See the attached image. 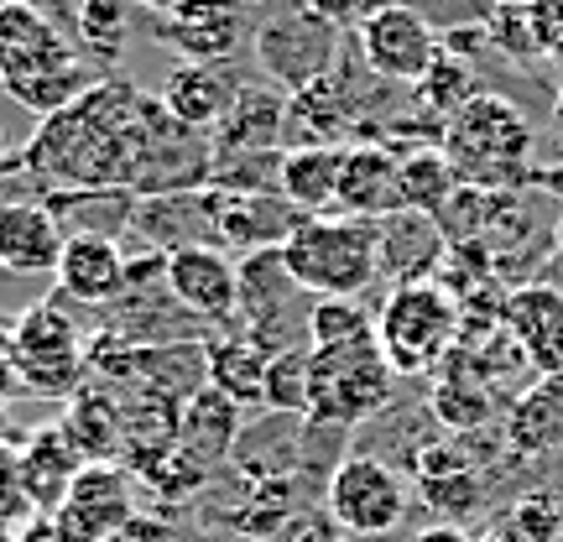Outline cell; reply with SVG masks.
<instances>
[{
	"instance_id": "obj_1",
	"label": "cell",
	"mask_w": 563,
	"mask_h": 542,
	"mask_svg": "<svg viewBox=\"0 0 563 542\" xmlns=\"http://www.w3.org/2000/svg\"><path fill=\"white\" fill-rule=\"evenodd\" d=\"M16 167L53 188H110L157 199L209 188L214 146L173 121L157 95H141L125 79H100L26 136Z\"/></svg>"
},
{
	"instance_id": "obj_2",
	"label": "cell",
	"mask_w": 563,
	"mask_h": 542,
	"mask_svg": "<svg viewBox=\"0 0 563 542\" xmlns=\"http://www.w3.org/2000/svg\"><path fill=\"white\" fill-rule=\"evenodd\" d=\"M95 68L37 0H0V89L37 121L95 89Z\"/></svg>"
},
{
	"instance_id": "obj_3",
	"label": "cell",
	"mask_w": 563,
	"mask_h": 542,
	"mask_svg": "<svg viewBox=\"0 0 563 542\" xmlns=\"http://www.w3.org/2000/svg\"><path fill=\"white\" fill-rule=\"evenodd\" d=\"M443 157L464 188H490L511 193L532 182V125L506 95L481 89L475 100L443 121Z\"/></svg>"
},
{
	"instance_id": "obj_4",
	"label": "cell",
	"mask_w": 563,
	"mask_h": 542,
	"mask_svg": "<svg viewBox=\"0 0 563 542\" xmlns=\"http://www.w3.org/2000/svg\"><path fill=\"white\" fill-rule=\"evenodd\" d=\"M282 262L313 298H361L365 287L382 281V220H302L298 235L282 245Z\"/></svg>"
},
{
	"instance_id": "obj_5",
	"label": "cell",
	"mask_w": 563,
	"mask_h": 542,
	"mask_svg": "<svg viewBox=\"0 0 563 542\" xmlns=\"http://www.w3.org/2000/svg\"><path fill=\"white\" fill-rule=\"evenodd\" d=\"M376 344L397 376H433L460 344V302L443 281L391 287L376 308Z\"/></svg>"
},
{
	"instance_id": "obj_6",
	"label": "cell",
	"mask_w": 563,
	"mask_h": 542,
	"mask_svg": "<svg viewBox=\"0 0 563 542\" xmlns=\"http://www.w3.org/2000/svg\"><path fill=\"white\" fill-rule=\"evenodd\" d=\"M397 397V370L386 365L382 344H340V350H313L308 344V422L323 428H361L382 418Z\"/></svg>"
},
{
	"instance_id": "obj_7",
	"label": "cell",
	"mask_w": 563,
	"mask_h": 542,
	"mask_svg": "<svg viewBox=\"0 0 563 542\" xmlns=\"http://www.w3.org/2000/svg\"><path fill=\"white\" fill-rule=\"evenodd\" d=\"M16 334V361H21V381L26 397H74L84 386L89 355H84V329L68 319L63 302H32L21 308V319L11 323Z\"/></svg>"
},
{
	"instance_id": "obj_8",
	"label": "cell",
	"mask_w": 563,
	"mask_h": 542,
	"mask_svg": "<svg viewBox=\"0 0 563 542\" xmlns=\"http://www.w3.org/2000/svg\"><path fill=\"white\" fill-rule=\"evenodd\" d=\"M251 53H256V68L277 84L282 95H298L313 79L340 68V26L308 16L298 0H292L287 11L266 16L251 32Z\"/></svg>"
},
{
	"instance_id": "obj_9",
	"label": "cell",
	"mask_w": 563,
	"mask_h": 542,
	"mask_svg": "<svg viewBox=\"0 0 563 542\" xmlns=\"http://www.w3.org/2000/svg\"><path fill=\"white\" fill-rule=\"evenodd\" d=\"M323 506H329V522L340 532H350V538H386V532L402 527L412 501H407L402 475L386 460H376V454H344L329 469Z\"/></svg>"
},
{
	"instance_id": "obj_10",
	"label": "cell",
	"mask_w": 563,
	"mask_h": 542,
	"mask_svg": "<svg viewBox=\"0 0 563 542\" xmlns=\"http://www.w3.org/2000/svg\"><path fill=\"white\" fill-rule=\"evenodd\" d=\"M308 313L313 302H302V287L292 281L282 251H256L241 262V334L262 344L266 355L277 350H298L308 344Z\"/></svg>"
},
{
	"instance_id": "obj_11",
	"label": "cell",
	"mask_w": 563,
	"mask_h": 542,
	"mask_svg": "<svg viewBox=\"0 0 563 542\" xmlns=\"http://www.w3.org/2000/svg\"><path fill=\"white\" fill-rule=\"evenodd\" d=\"M355 53L371 68V79L382 84H412L433 68L439 58V32L428 26L418 5L407 0H382L355 21Z\"/></svg>"
},
{
	"instance_id": "obj_12",
	"label": "cell",
	"mask_w": 563,
	"mask_h": 542,
	"mask_svg": "<svg viewBox=\"0 0 563 542\" xmlns=\"http://www.w3.org/2000/svg\"><path fill=\"white\" fill-rule=\"evenodd\" d=\"M209 199V224H214V245L220 251H282L302 230V209L282 199V193H235V188H203Z\"/></svg>"
},
{
	"instance_id": "obj_13",
	"label": "cell",
	"mask_w": 563,
	"mask_h": 542,
	"mask_svg": "<svg viewBox=\"0 0 563 542\" xmlns=\"http://www.w3.org/2000/svg\"><path fill=\"white\" fill-rule=\"evenodd\" d=\"M157 42L173 47L183 63L224 68L251 42L245 0H183L167 16H157Z\"/></svg>"
},
{
	"instance_id": "obj_14",
	"label": "cell",
	"mask_w": 563,
	"mask_h": 542,
	"mask_svg": "<svg viewBox=\"0 0 563 542\" xmlns=\"http://www.w3.org/2000/svg\"><path fill=\"white\" fill-rule=\"evenodd\" d=\"M162 277L199 323H230L241 313V266L220 245H178L162 256Z\"/></svg>"
},
{
	"instance_id": "obj_15",
	"label": "cell",
	"mask_w": 563,
	"mask_h": 542,
	"mask_svg": "<svg viewBox=\"0 0 563 542\" xmlns=\"http://www.w3.org/2000/svg\"><path fill=\"white\" fill-rule=\"evenodd\" d=\"M131 469L121 464H84L68 501L58 506L53 522L74 542H110L136 522V501H131Z\"/></svg>"
},
{
	"instance_id": "obj_16",
	"label": "cell",
	"mask_w": 563,
	"mask_h": 542,
	"mask_svg": "<svg viewBox=\"0 0 563 542\" xmlns=\"http://www.w3.org/2000/svg\"><path fill=\"white\" fill-rule=\"evenodd\" d=\"M241 439H245V407H235L224 391H214V386H203V391H194L188 407H183L173 454H178L183 469L203 485L224 460H235Z\"/></svg>"
},
{
	"instance_id": "obj_17",
	"label": "cell",
	"mask_w": 563,
	"mask_h": 542,
	"mask_svg": "<svg viewBox=\"0 0 563 542\" xmlns=\"http://www.w3.org/2000/svg\"><path fill=\"white\" fill-rule=\"evenodd\" d=\"M501 329L517 340L527 365L538 376H559L563 370V292L548 281H527V287H506L501 302Z\"/></svg>"
},
{
	"instance_id": "obj_18",
	"label": "cell",
	"mask_w": 563,
	"mask_h": 542,
	"mask_svg": "<svg viewBox=\"0 0 563 542\" xmlns=\"http://www.w3.org/2000/svg\"><path fill=\"white\" fill-rule=\"evenodd\" d=\"M361 125V95L344 84V68L287 95V146H344V136Z\"/></svg>"
},
{
	"instance_id": "obj_19",
	"label": "cell",
	"mask_w": 563,
	"mask_h": 542,
	"mask_svg": "<svg viewBox=\"0 0 563 542\" xmlns=\"http://www.w3.org/2000/svg\"><path fill=\"white\" fill-rule=\"evenodd\" d=\"M63 224L42 199H5L0 203V272L16 277H53L63 256Z\"/></svg>"
},
{
	"instance_id": "obj_20",
	"label": "cell",
	"mask_w": 563,
	"mask_h": 542,
	"mask_svg": "<svg viewBox=\"0 0 563 542\" xmlns=\"http://www.w3.org/2000/svg\"><path fill=\"white\" fill-rule=\"evenodd\" d=\"M209 146H214V167L235 157L282 152L287 146V95L282 89H241L230 115L209 131Z\"/></svg>"
},
{
	"instance_id": "obj_21",
	"label": "cell",
	"mask_w": 563,
	"mask_h": 542,
	"mask_svg": "<svg viewBox=\"0 0 563 542\" xmlns=\"http://www.w3.org/2000/svg\"><path fill=\"white\" fill-rule=\"evenodd\" d=\"M21 485H26V501L32 517H58V506L68 501V490L79 480V449L68 443L58 422H42L32 433H21Z\"/></svg>"
},
{
	"instance_id": "obj_22",
	"label": "cell",
	"mask_w": 563,
	"mask_h": 542,
	"mask_svg": "<svg viewBox=\"0 0 563 542\" xmlns=\"http://www.w3.org/2000/svg\"><path fill=\"white\" fill-rule=\"evenodd\" d=\"M397 152L376 146V141H355L344 146L340 167V209L350 220H391L402 214V188H397Z\"/></svg>"
},
{
	"instance_id": "obj_23",
	"label": "cell",
	"mask_w": 563,
	"mask_h": 542,
	"mask_svg": "<svg viewBox=\"0 0 563 542\" xmlns=\"http://www.w3.org/2000/svg\"><path fill=\"white\" fill-rule=\"evenodd\" d=\"M125 251L110 235H68L58 256V292L84 308H110L125 292Z\"/></svg>"
},
{
	"instance_id": "obj_24",
	"label": "cell",
	"mask_w": 563,
	"mask_h": 542,
	"mask_svg": "<svg viewBox=\"0 0 563 542\" xmlns=\"http://www.w3.org/2000/svg\"><path fill=\"white\" fill-rule=\"evenodd\" d=\"M131 235L146 241V256H173L178 245H214V224H209L203 188L136 199V209H131Z\"/></svg>"
},
{
	"instance_id": "obj_25",
	"label": "cell",
	"mask_w": 563,
	"mask_h": 542,
	"mask_svg": "<svg viewBox=\"0 0 563 542\" xmlns=\"http://www.w3.org/2000/svg\"><path fill=\"white\" fill-rule=\"evenodd\" d=\"M58 428L79 449L84 464L125 460V407H121V391H110V386H79L68 397V407H63Z\"/></svg>"
},
{
	"instance_id": "obj_26",
	"label": "cell",
	"mask_w": 563,
	"mask_h": 542,
	"mask_svg": "<svg viewBox=\"0 0 563 542\" xmlns=\"http://www.w3.org/2000/svg\"><path fill=\"white\" fill-rule=\"evenodd\" d=\"M241 95V84L230 79L224 68H209V63H178L167 79H162V110L173 115L178 125L209 136L214 125L230 115V104Z\"/></svg>"
},
{
	"instance_id": "obj_27",
	"label": "cell",
	"mask_w": 563,
	"mask_h": 542,
	"mask_svg": "<svg viewBox=\"0 0 563 542\" xmlns=\"http://www.w3.org/2000/svg\"><path fill=\"white\" fill-rule=\"evenodd\" d=\"M340 167L344 146H282L277 193L308 220H323L340 209Z\"/></svg>"
},
{
	"instance_id": "obj_28",
	"label": "cell",
	"mask_w": 563,
	"mask_h": 542,
	"mask_svg": "<svg viewBox=\"0 0 563 542\" xmlns=\"http://www.w3.org/2000/svg\"><path fill=\"white\" fill-rule=\"evenodd\" d=\"M506 449H511V460H543V454L563 449V370L559 376H538L511 402Z\"/></svg>"
},
{
	"instance_id": "obj_29",
	"label": "cell",
	"mask_w": 563,
	"mask_h": 542,
	"mask_svg": "<svg viewBox=\"0 0 563 542\" xmlns=\"http://www.w3.org/2000/svg\"><path fill=\"white\" fill-rule=\"evenodd\" d=\"M449 256V241L428 214H391L382 220V281L407 287V281H428Z\"/></svg>"
},
{
	"instance_id": "obj_30",
	"label": "cell",
	"mask_w": 563,
	"mask_h": 542,
	"mask_svg": "<svg viewBox=\"0 0 563 542\" xmlns=\"http://www.w3.org/2000/svg\"><path fill=\"white\" fill-rule=\"evenodd\" d=\"M266 355L251 334L235 340H209V386L224 391L235 407H262L266 402Z\"/></svg>"
},
{
	"instance_id": "obj_31",
	"label": "cell",
	"mask_w": 563,
	"mask_h": 542,
	"mask_svg": "<svg viewBox=\"0 0 563 542\" xmlns=\"http://www.w3.org/2000/svg\"><path fill=\"white\" fill-rule=\"evenodd\" d=\"M397 188H402L407 214H428L433 220L443 203L454 199L460 178H454V167L443 157V146H418V152H402V162H397Z\"/></svg>"
},
{
	"instance_id": "obj_32",
	"label": "cell",
	"mask_w": 563,
	"mask_h": 542,
	"mask_svg": "<svg viewBox=\"0 0 563 542\" xmlns=\"http://www.w3.org/2000/svg\"><path fill=\"white\" fill-rule=\"evenodd\" d=\"M428 407H433V418H439L443 428L464 433V428H485V422L496 418V391H490L475 370H470V376H454L449 365H439V381L428 391Z\"/></svg>"
},
{
	"instance_id": "obj_33",
	"label": "cell",
	"mask_w": 563,
	"mask_h": 542,
	"mask_svg": "<svg viewBox=\"0 0 563 542\" xmlns=\"http://www.w3.org/2000/svg\"><path fill=\"white\" fill-rule=\"evenodd\" d=\"M412 95H418V110H428L433 121H449L454 110H464V104L481 95V79H475V68H470L464 58H454V53H443L439 47L433 68L412 84Z\"/></svg>"
},
{
	"instance_id": "obj_34",
	"label": "cell",
	"mask_w": 563,
	"mask_h": 542,
	"mask_svg": "<svg viewBox=\"0 0 563 542\" xmlns=\"http://www.w3.org/2000/svg\"><path fill=\"white\" fill-rule=\"evenodd\" d=\"M376 340V313L361 298H313L308 313V344L313 350H340V344Z\"/></svg>"
},
{
	"instance_id": "obj_35",
	"label": "cell",
	"mask_w": 563,
	"mask_h": 542,
	"mask_svg": "<svg viewBox=\"0 0 563 542\" xmlns=\"http://www.w3.org/2000/svg\"><path fill=\"white\" fill-rule=\"evenodd\" d=\"M266 412L277 418H308V344L277 350L266 361Z\"/></svg>"
},
{
	"instance_id": "obj_36",
	"label": "cell",
	"mask_w": 563,
	"mask_h": 542,
	"mask_svg": "<svg viewBox=\"0 0 563 542\" xmlns=\"http://www.w3.org/2000/svg\"><path fill=\"white\" fill-rule=\"evenodd\" d=\"M74 26H79L84 47L100 63H110L125 47L131 16H125V0H79V5H74Z\"/></svg>"
},
{
	"instance_id": "obj_37",
	"label": "cell",
	"mask_w": 563,
	"mask_h": 542,
	"mask_svg": "<svg viewBox=\"0 0 563 542\" xmlns=\"http://www.w3.org/2000/svg\"><path fill=\"white\" fill-rule=\"evenodd\" d=\"M485 32H490V47H496V53H506V58H517V63H538V58H548L543 26H538V11H532V5L490 11Z\"/></svg>"
},
{
	"instance_id": "obj_38",
	"label": "cell",
	"mask_w": 563,
	"mask_h": 542,
	"mask_svg": "<svg viewBox=\"0 0 563 542\" xmlns=\"http://www.w3.org/2000/svg\"><path fill=\"white\" fill-rule=\"evenodd\" d=\"M511 522L522 527V538H527V542H553V538L563 532V496L532 490V496H522V501H517Z\"/></svg>"
},
{
	"instance_id": "obj_39",
	"label": "cell",
	"mask_w": 563,
	"mask_h": 542,
	"mask_svg": "<svg viewBox=\"0 0 563 542\" xmlns=\"http://www.w3.org/2000/svg\"><path fill=\"white\" fill-rule=\"evenodd\" d=\"M26 517H32V501H26V485H21V449L0 443V522L21 527Z\"/></svg>"
},
{
	"instance_id": "obj_40",
	"label": "cell",
	"mask_w": 563,
	"mask_h": 542,
	"mask_svg": "<svg viewBox=\"0 0 563 542\" xmlns=\"http://www.w3.org/2000/svg\"><path fill=\"white\" fill-rule=\"evenodd\" d=\"M16 397H26L21 361H16V334H11V323H0V402H16Z\"/></svg>"
},
{
	"instance_id": "obj_41",
	"label": "cell",
	"mask_w": 563,
	"mask_h": 542,
	"mask_svg": "<svg viewBox=\"0 0 563 542\" xmlns=\"http://www.w3.org/2000/svg\"><path fill=\"white\" fill-rule=\"evenodd\" d=\"M439 47L470 63L475 53H485V47H490V32H485L481 21H475V26H449V32H439Z\"/></svg>"
},
{
	"instance_id": "obj_42",
	"label": "cell",
	"mask_w": 563,
	"mask_h": 542,
	"mask_svg": "<svg viewBox=\"0 0 563 542\" xmlns=\"http://www.w3.org/2000/svg\"><path fill=\"white\" fill-rule=\"evenodd\" d=\"M308 16H319V21H329V26H355V21L365 16V0H298Z\"/></svg>"
},
{
	"instance_id": "obj_43",
	"label": "cell",
	"mask_w": 563,
	"mask_h": 542,
	"mask_svg": "<svg viewBox=\"0 0 563 542\" xmlns=\"http://www.w3.org/2000/svg\"><path fill=\"white\" fill-rule=\"evenodd\" d=\"M16 542H74V538H68L53 517H26V522L16 527Z\"/></svg>"
},
{
	"instance_id": "obj_44",
	"label": "cell",
	"mask_w": 563,
	"mask_h": 542,
	"mask_svg": "<svg viewBox=\"0 0 563 542\" xmlns=\"http://www.w3.org/2000/svg\"><path fill=\"white\" fill-rule=\"evenodd\" d=\"M407 542H475V538H470L460 522H433V527H418Z\"/></svg>"
},
{
	"instance_id": "obj_45",
	"label": "cell",
	"mask_w": 563,
	"mask_h": 542,
	"mask_svg": "<svg viewBox=\"0 0 563 542\" xmlns=\"http://www.w3.org/2000/svg\"><path fill=\"white\" fill-rule=\"evenodd\" d=\"M475 542H527V538H522V527L511 522V517H501L496 527H485V532H481Z\"/></svg>"
},
{
	"instance_id": "obj_46",
	"label": "cell",
	"mask_w": 563,
	"mask_h": 542,
	"mask_svg": "<svg viewBox=\"0 0 563 542\" xmlns=\"http://www.w3.org/2000/svg\"><path fill=\"white\" fill-rule=\"evenodd\" d=\"M110 542H167V532H157L152 522H141V517H136V522L125 527L121 538H110Z\"/></svg>"
},
{
	"instance_id": "obj_47",
	"label": "cell",
	"mask_w": 563,
	"mask_h": 542,
	"mask_svg": "<svg viewBox=\"0 0 563 542\" xmlns=\"http://www.w3.org/2000/svg\"><path fill=\"white\" fill-rule=\"evenodd\" d=\"M532 188H543V193L563 199V167H553V173H532Z\"/></svg>"
},
{
	"instance_id": "obj_48",
	"label": "cell",
	"mask_w": 563,
	"mask_h": 542,
	"mask_svg": "<svg viewBox=\"0 0 563 542\" xmlns=\"http://www.w3.org/2000/svg\"><path fill=\"white\" fill-rule=\"evenodd\" d=\"M0 443H21L16 418H11V402H0Z\"/></svg>"
},
{
	"instance_id": "obj_49",
	"label": "cell",
	"mask_w": 563,
	"mask_h": 542,
	"mask_svg": "<svg viewBox=\"0 0 563 542\" xmlns=\"http://www.w3.org/2000/svg\"><path fill=\"white\" fill-rule=\"evenodd\" d=\"M136 5H146V11H162V16H167V11H173V5H183V0H136Z\"/></svg>"
},
{
	"instance_id": "obj_50",
	"label": "cell",
	"mask_w": 563,
	"mask_h": 542,
	"mask_svg": "<svg viewBox=\"0 0 563 542\" xmlns=\"http://www.w3.org/2000/svg\"><path fill=\"white\" fill-rule=\"evenodd\" d=\"M553 125H559V131H563V89H559V95H553Z\"/></svg>"
},
{
	"instance_id": "obj_51",
	"label": "cell",
	"mask_w": 563,
	"mask_h": 542,
	"mask_svg": "<svg viewBox=\"0 0 563 542\" xmlns=\"http://www.w3.org/2000/svg\"><path fill=\"white\" fill-rule=\"evenodd\" d=\"M511 5H532V0H490V11H511Z\"/></svg>"
},
{
	"instance_id": "obj_52",
	"label": "cell",
	"mask_w": 563,
	"mask_h": 542,
	"mask_svg": "<svg viewBox=\"0 0 563 542\" xmlns=\"http://www.w3.org/2000/svg\"><path fill=\"white\" fill-rule=\"evenodd\" d=\"M553 251L563 256V214H559V224H553Z\"/></svg>"
},
{
	"instance_id": "obj_53",
	"label": "cell",
	"mask_w": 563,
	"mask_h": 542,
	"mask_svg": "<svg viewBox=\"0 0 563 542\" xmlns=\"http://www.w3.org/2000/svg\"><path fill=\"white\" fill-rule=\"evenodd\" d=\"M0 542H16V527H5V522H0Z\"/></svg>"
},
{
	"instance_id": "obj_54",
	"label": "cell",
	"mask_w": 563,
	"mask_h": 542,
	"mask_svg": "<svg viewBox=\"0 0 563 542\" xmlns=\"http://www.w3.org/2000/svg\"><path fill=\"white\" fill-rule=\"evenodd\" d=\"M245 5H262V0H245Z\"/></svg>"
},
{
	"instance_id": "obj_55",
	"label": "cell",
	"mask_w": 563,
	"mask_h": 542,
	"mask_svg": "<svg viewBox=\"0 0 563 542\" xmlns=\"http://www.w3.org/2000/svg\"><path fill=\"white\" fill-rule=\"evenodd\" d=\"M11 167H16V162H11ZM0 173H5V167H0Z\"/></svg>"
},
{
	"instance_id": "obj_56",
	"label": "cell",
	"mask_w": 563,
	"mask_h": 542,
	"mask_svg": "<svg viewBox=\"0 0 563 542\" xmlns=\"http://www.w3.org/2000/svg\"><path fill=\"white\" fill-rule=\"evenodd\" d=\"M407 5H412V0H407Z\"/></svg>"
}]
</instances>
